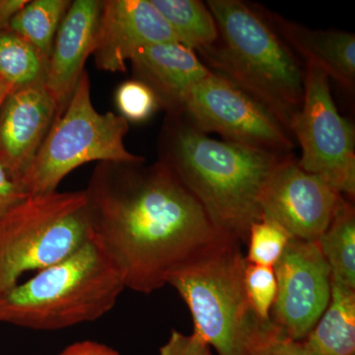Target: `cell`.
I'll return each mask as SVG.
<instances>
[{"label": "cell", "mask_w": 355, "mask_h": 355, "mask_svg": "<svg viewBox=\"0 0 355 355\" xmlns=\"http://www.w3.org/2000/svg\"><path fill=\"white\" fill-rule=\"evenodd\" d=\"M84 191L92 237L139 293L167 286L173 272L231 237L160 160L98 163Z\"/></svg>", "instance_id": "cell-1"}, {"label": "cell", "mask_w": 355, "mask_h": 355, "mask_svg": "<svg viewBox=\"0 0 355 355\" xmlns=\"http://www.w3.org/2000/svg\"><path fill=\"white\" fill-rule=\"evenodd\" d=\"M159 151V160L197 198L216 227L242 245L252 224L261 220L266 181L293 155L211 139L178 110L168 111Z\"/></svg>", "instance_id": "cell-2"}, {"label": "cell", "mask_w": 355, "mask_h": 355, "mask_svg": "<svg viewBox=\"0 0 355 355\" xmlns=\"http://www.w3.org/2000/svg\"><path fill=\"white\" fill-rule=\"evenodd\" d=\"M207 6L218 39L198 51L205 67L261 103L291 132L305 86V71L293 51L259 11L244 2L209 0Z\"/></svg>", "instance_id": "cell-3"}, {"label": "cell", "mask_w": 355, "mask_h": 355, "mask_svg": "<svg viewBox=\"0 0 355 355\" xmlns=\"http://www.w3.org/2000/svg\"><path fill=\"white\" fill-rule=\"evenodd\" d=\"M125 286L94 238L60 263L0 294V323L51 331L97 321Z\"/></svg>", "instance_id": "cell-4"}, {"label": "cell", "mask_w": 355, "mask_h": 355, "mask_svg": "<svg viewBox=\"0 0 355 355\" xmlns=\"http://www.w3.org/2000/svg\"><path fill=\"white\" fill-rule=\"evenodd\" d=\"M241 245L226 238L167 279L190 309L193 333L217 355H252L273 327L257 315L248 298Z\"/></svg>", "instance_id": "cell-5"}, {"label": "cell", "mask_w": 355, "mask_h": 355, "mask_svg": "<svg viewBox=\"0 0 355 355\" xmlns=\"http://www.w3.org/2000/svg\"><path fill=\"white\" fill-rule=\"evenodd\" d=\"M92 238L85 191L33 195L0 217V294Z\"/></svg>", "instance_id": "cell-6"}, {"label": "cell", "mask_w": 355, "mask_h": 355, "mask_svg": "<svg viewBox=\"0 0 355 355\" xmlns=\"http://www.w3.org/2000/svg\"><path fill=\"white\" fill-rule=\"evenodd\" d=\"M128 121L121 114L96 111L90 78L84 71L64 114L55 121L38 153L21 178L28 196L57 191L69 173L90 162L139 163L128 150Z\"/></svg>", "instance_id": "cell-7"}, {"label": "cell", "mask_w": 355, "mask_h": 355, "mask_svg": "<svg viewBox=\"0 0 355 355\" xmlns=\"http://www.w3.org/2000/svg\"><path fill=\"white\" fill-rule=\"evenodd\" d=\"M329 79L321 69L307 65L302 106L289 130L301 147L299 167L352 200L355 196V130L338 113Z\"/></svg>", "instance_id": "cell-8"}, {"label": "cell", "mask_w": 355, "mask_h": 355, "mask_svg": "<svg viewBox=\"0 0 355 355\" xmlns=\"http://www.w3.org/2000/svg\"><path fill=\"white\" fill-rule=\"evenodd\" d=\"M178 111L200 132L218 133L224 141L282 155H291L295 146L291 133L268 109L212 71L189 91Z\"/></svg>", "instance_id": "cell-9"}, {"label": "cell", "mask_w": 355, "mask_h": 355, "mask_svg": "<svg viewBox=\"0 0 355 355\" xmlns=\"http://www.w3.org/2000/svg\"><path fill=\"white\" fill-rule=\"evenodd\" d=\"M273 270L277 292L270 320L289 338L302 342L330 303V266L318 241L291 238Z\"/></svg>", "instance_id": "cell-10"}, {"label": "cell", "mask_w": 355, "mask_h": 355, "mask_svg": "<svg viewBox=\"0 0 355 355\" xmlns=\"http://www.w3.org/2000/svg\"><path fill=\"white\" fill-rule=\"evenodd\" d=\"M326 182L299 167L294 155L273 171L261 191V219L275 222L291 238L318 241L340 197Z\"/></svg>", "instance_id": "cell-11"}, {"label": "cell", "mask_w": 355, "mask_h": 355, "mask_svg": "<svg viewBox=\"0 0 355 355\" xmlns=\"http://www.w3.org/2000/svg\"><path fill=\"white\" fill-rule=\"evenodd\" d=\"M177 42L171 28L150 0H106L92 55L104 71H125L128 60L140 49Z\"/></svg>", "instance_id": "cell-12"}, {"label": "cell", "mask_w": 355, "mask_h": 355, "mask_svg": "<svg viewBox=\"0 0 355 355\" xmlns=\"http://www.w3.org/2000/svg\"><path fill=\"white\" fill-rule=\"evenodd\" d=\"M57 113L44 81L12 89L0 106V161L18 183L57 120Z\"/></svg>", "instance_id": "cell-13"}, {"label": "cell", "mask_w": 355, "mask_h": 355, "mask_svg": "<svg viewBox=\"0 0 355 355\" xmlns=\"http://www.w3.org/2000/svg\"><path fill=\"white\" fill-rule=\"evenodd\" d=\"M102 6L99 0L71 1L58 27L44 77L46 90L57 105V119L67 109L85 71L86 60L92 55Z\"/></svg>", "instance_id": "cell-14"}, {"label": "cell", "mask_w": 355, "mask_h": 355, "mask_svg": "<svg viewBox=\"0 0 355 355\" xmlns=\"http://www.w3.org/2000/svg\"><path fill=\"white\" fill-rule=\"evenodd\" d=\"M130 62L137 79L153 89L168 111L181 108L189 91L210 73L195 51L178 42L140 49Z\"/></svg>", "instance_id": "cell-15"}, {"label": "cell", "mask_w": 355, "mask_h": 355, "mask_svg": "<svg viewBox=\"0 0 355 355\" xmlns=\"http://www.w3.org/2000/svg\"><path fill=\"white\" fill-rule=\"evenodd\" d=\"M291 50L307 65L321 69L345 89L355 83V36L352 33L312 30L270 11H259Z\"/></svg>", "instance_id": "cell-16"}, {"label": "cell", "mask_w": 355, "mask_h": 355, "mask_svg": "<svg viewBox=\"0 0 355 355\" xmlns=\"http://www.w3.org/2000/svg\"><path fill=\"white\" fill-rule=\"evenodd\" d=\"M310 355H355V291L331 282V300L302 340Z\"/></svg>", "instance_id": "cell-17"}, {"label": "cell", "mask_w": 355, "mask_h": 355, "mask_svg": "<svg viewBox=\"0 0 355 355\" xmlns=\"http://www.w3.org/2000/svg\"><path fill=\"white\" fill-rule=\"evenodd\" d=\"M318 244L330 266L331 282L355 291V210L352 200L340 197L330 225Z\"/></svg>", "instance_id": "cell-18"}, {"label": "cell", "mask_w": 355, "mask_h": 355, "mask_svg": "<svg viewBox=\"0 0 355 355\" xmlns=\"http://www.w3.org/2000/svg\"><path fill=\"white\" fill-rule=\"evenodd\" d=\"M171 28L178 43L193 51L212 46L218 29L209 7L198 0H150Z\"/></svg>", "instance_id": "cell-19"}, {"label": "cell", "mask_w": 355, "mask_h": 355, "mask_svg": "<svg viewBox=\"0 0 355 355\" xmlns=\"http://www.w3.org/2000/svg\"><path fill=\"white\" fill-rule=\"evenodd\" d=\"M70 4L69 0L28 1L14 16L9 29L31 44L49 60L58 27Z\"/></svg>", "instance_id": "cell-20"}, {"label": "cell", "mask_w": 355, "mask_h": 355, "mask_svg": "<svg viewBox=\"0 0 355 355\" xmlns=\"http://www.w3.org/2000/svg\"><path fill=\"white\" fill-rule=\"evenodd\" d=\"M48 58L10 29L0 32V78L13 88L42 83Z\"/></svg>", "instance_id": "cell-21"}, {"label": "cell", "mask_w": 355, "mask_h": 355, "mask_svg": "<svg viewBox=\"0 0 355 355\" xmlns=\"http://www.w3.org/2000/svg\"><path fill=\"white\" fill-rule=\"evenodd\" d=\"M291 239V235L275 222H254L248 236L247 263L273 268Z\"/></svg>", "instance_id": "cell-22"}, {"label": "cell", "mask_w": 355, "mask_h": 355, "mask_svg": "<svg viewBox=\"0 0 355 355\" xmlns=\"http://www.w3.org/2000/svg\"><path fill=\"white\" fill-rule=\"evenodd\" d=\"M116 104L121 116L130 123H142L161 106L157 95L139 79L125 81L116 92Z\"/></svg>", "instance_id": "cell-23"}, {"label": "cell", "mask_w": 355, "mask_h": 355, "mask_svg": "<svg viewBox=\"0 0 355 355\" xmlns=\"http://www.w3.org/2000/svg\"><path fill=\"white\" fill-rule=\"evenodd\" d=\"M245 288L254 312L265 321L270 320V311L277 297V284L275 270L270 266L246 263Z\"/></svg>", "instance_id": "cell-24"}, {"label": "cell", "mask_w": 355, "mask_h": 355, "mask_svg": "<svg viewBox=\"0 0 355 355\" xmlns=\"http://www.w3.org/2000/svg\"><path fill=\"white\" fill-rule=\"evenodd\" d=\"M159 355H212L211 347L205 340L193 333L184 335L173 330L167 342L159 349Z\"/></svg>", "instance_id": "cell-25"}, {"label": "cell", "mask_w": 355, "mask_h": 355, "mask_svg": "<svg viewBox=\"0 0 355 355\" xmlns=\"http://www.w3.org/2000/svg\"><path fill=\"white\" fill-rule=\"evenodd\" d=\"M252 355H310L302 342L291 340L273 326L257 345Z\"/></svg>", "instance_id": "cell-26"}, {"label": "cell", "mask_w": 355, "mask_h": 355, "mask_svg": "<svg viewBox=\"0 0 355 355\" xmlns=\"http://www.w3.org/2000/svg\"><path fill=\"white\" fill-rule=\"evenodd\" d=\"M28 197L29 196L0 161V217Z\"/></svg>", "instance_id": "cell-27"}, {"label": "cell", "mask_w": 355, "mask_h": 355, "mask_svg": "<svg viewBox=\"0 0 355 355\" xmlns=\"http://www.w3.org/2000/svg\"><path fill=\"white\" fill-rule=\"evenodd\" d=\"M58 355H121L113 347L94 340L72 343Z\"/></svg>", "instance_id": "cell-28"}, {"label": "cell", "mask_w": 355, "mask_h": 355, "mask_svg": "<svg viewBox=\"0 0 355 355\" xmlns=\"http://www.w3.org/2000/svg\"><path fill=\"white\" fill-rule=\"evenodd\" d=\"M28 0H0V32L9 29L11 21Z\"/></svg>", "instance_id": "cell-29"}, {"label": "cell", "mask_w": 355, "mask_h": 355, "mask_svg": "<svg viewBox=\"0 0 355 355\" xmlns=\"http://www.w3.org/2000/svg\"><path fill=\"white\" fill-rule=\"evenodd\" d=\"M13 86L8 83H6L3 79L0 78V106H1L2 103H3L4 99L7 97V95L11 92L12 90Z\"/></svg>", "instance_id": "cell-30"}]
</instances>
